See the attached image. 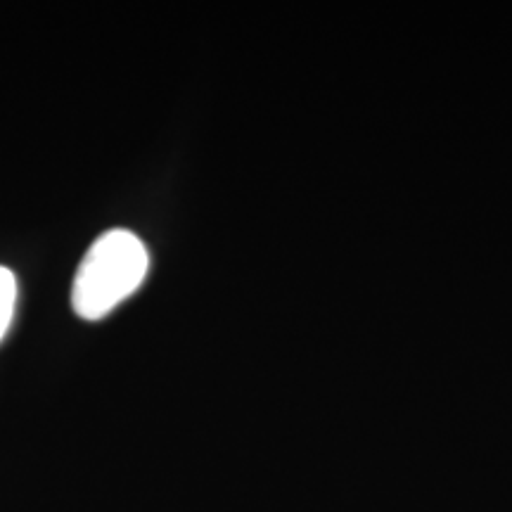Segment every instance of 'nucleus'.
<instances>
[{
  "label": "nucleus",
  "mask_w": 512,
  "mask_h": 512,
  "mask_svg": "<svg viewBox=\"0 0 512 512\" xmlns=\"http://www.w3.org/2000/svg\"><path fill=\"white\" fill-rule=\"evenodd\" d=\"M150 254L138 235L107 230L88 247L72 285V306L81 318L100 320L143 285Z\"/></svg>",
  "instance_id": "f257e3e1"
},
{
  "label": "nucleus",
  "mask_w": 512,
  "mask_h": 512,
  "mask_svg": "<svg viewBox=\"0 0 512 512\" xmlns=\"http://www.w3.org/2000/svg\"><path fill=\"white\" fill-rule=\"evenodd\" d=\"M17 302V280L10 268L0 266V342H3L5 332L12 323V313H15Z\"/></svg>",
  "instance_id": "f03ea898"
}]
</instances>
